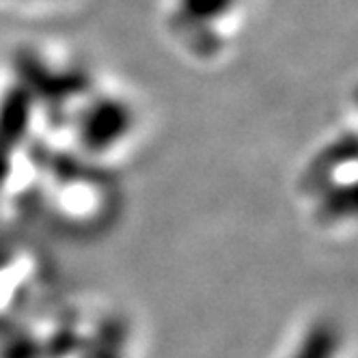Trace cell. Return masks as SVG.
<instances>
[{
	"mask_svg": "<svg viewBox=\"0 0 358 358\" xmlns=\"http://www.w3.org/2000/svg\"><path fill=\"white\" fill-rule=\"evenodd\" d=\"M298 206L315 231L341 240L356 227V123L324 136L296 173Z\"/></svg>",
	"mask_w": 358,
	"mask_h": 358,
	"instance_id": "cell-1",
	"label": "cell"
},
{
	"mask_svg": "<svg viewBox=\"0 0 358 358\" xmlns=\"http://www.w3.org/2000/svg\"><path fill=\"white\" fill-rule=\"evenodd\" d=\"M138 125L141 117L130 97L93 83L69 110L67 130L73 156L106 169L121 153L132 149Z\"/></svg>",
	"mask_w": 358,
	"mask_h": 358,
	"instance_id": "cell-2",
	"label": "cell"
},
{
	"mask_svg": "<svg viewBox=\"0 0 358 358\" xmlns=\"http://www.w3.org/2000/svg\"><path fill=\"white\" fill-rule=\"evenodd\" d=\"M162 27L184 61L216 65L240 43L242 0H171Z\"/></svg>",
	"mask_w": 358,
	"mask_h": 358,
	"instance_id": "cell-3",
	"label": "cell"
},
{
	"mask_svg": "<svg viewBox=\"0 0 358 358\" xmlns=\"http://www.w3.org/2000/svg\"><path fill=\"white\" fill-rule=\"evenodd\" d=\"M50 283V268L29 246H0V322L31 317Z\"/></svg>",
	"mask_w": 358,
	"mask_h": 358,
	"instance_id": "cell-4",
	"label": "cell"
}]
</instances>
